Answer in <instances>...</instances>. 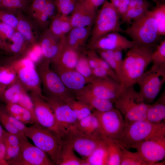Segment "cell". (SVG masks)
Segmentation results:
<instances>
[{"label":"cell","mask_w":165,"mask_h":165,"mask_svg":"<svg viewBox=\"0 0 165 165\" xmlns=\"http://www.w3.org/2000/svg\"><path fill=\"white\" fill-rule=\"evenodd\" d=\"M6 131L4 130L0 124V143H3Z\"/></svg>","instance_id":"cell-57"},{"label":"cell","mask_w":165,"mask_h":165,"mask_svg":"<svg viewBox=\"0 0 165 165\" xmlns=\"http://www.w3.org/2000/svg\"><path fill=\"white\" fill-rule=\"evenodd\" d=\"M50 60L45 59L39 63L38 72L41 82L47 94V96L59 99L64 101L70 97H75L66 87L58 74L50 68Z\"/></svg>","instance_id":"cell-8"},{"label":"cell","mask_w":165,"mask_h":165,"mask_svg":"<svg viewBox=\"0 0 165 165\" xmlns=\"http://www.w3.org/2000/svg\"><path fill=\"white\" fill-rule=\"evenodd\" d=\"M6 43H5L0 37V49L5 50Z\"/></svg>","instance_id":"cell-59"},{"label":"cell","mask_w":165,"mask_h":165,"mask_svg":"<svg viewBox=\"0 0 165 165\" xmlns=\"http://www.w3.org/2000/svg\"><path fill=\"white\" fill-rule=\"evenodd\" d=\"M77 0H54L57 13L64 15L72 13Z\"/></svg>","instance_id":"cell-44"},{"label":"cell","mask_w":165,"mask_h":165,"mask_svg":"<svg viewBox=\"0 0 165 165\" xmlns=\"http://www.w3.org/2000/svg\"><path fill=\"white\" fill-rule=\"evenodd\" d=\"M30 46L23 36L16 30L6 42L4 51L12 54L15 57L22 54L25 55Z\"/></svg>","instance_id":"cell-28"},{"label":"cell","mask_w":165,"mask_h":165,"mask_svg":"<svg viewBox=\"0 0 165 165\" xmlns=\"http://www.w3.org/2000/svg\"><path fill=\"white\" fill-rule=\"evenodd\" d=\"M165 118V92L162 93L157 100L150 105L147 112L146 119L153 123L162 122Z\"/></svg>","instance_id":"cell-29"},{"label":"cell","mask_w":165,"mask_h":165,"mask_svg":"<svg viewBox=\"0 0 165 165\" xmlns=\"http://www.w3.org/2000/svg\"><path fill=\"white\" fill-rule=\"evenodd\" d=\"M70 16L72 28L76 27H91L97 15L96 11L87 6L83 0H77Z\"/></svg>","instance_id":"cell-19"},{"label":"cell","mask_w":165,"mask_h":165,"mask_svg":"<svg viewBox=\"0 0 165 165\" xmlns=\"http://www.w3.org/2000/svg\"><path fill=\"white\" fill-rule=\"evenodd\" d=\"M0 165H9L6 158V150L3 143H0Z\"/></svg>","instance_id":"cell-56"},{"label":"cell","mask_w":165,"mask_h":165,"mask_svg":"<svg viewBox=\"0 0 165 165\" xmlns=\"http://www.w3.org/2000/svg\"><path fill=\"white\" fill-rule=\"evenodd\" d=\"M119 146L121 149L120 165H148L138 152H132Z\"/></svg>","instance_id":"cell-35"},{"label":"cell","mask_w":165,"mask_h":165,"mask_svg":"<svg viewBox=\"0 0 165 165\" xmlns=\"http://www.w3.org/2000/svg\"><path fill=\"white\" fill-rule=\"evenodd\" d=\"M152 47L137 43L129 49L122 65L121 84L125 88L134 85L151 63Z\"/></svg>","instance_id":"cell-1"},{"label":"cell","mask_w":165,"mask_h":165,"mask_svg":"<svg viewBox=\"0 0 165 165\" xmlns=\"http://www.w3.org/2000/svg\"><path fill=\"white\" fill-rule=\"evenodd\" d=\"M110 2L116 9H117L123 2V0H110Z\"/></svg>","instance_id":"cell-58"},{"label":"cell","mask_w":165,"mask_h":165,"mask_svg":"<svg viewBox=\"0 0 165 165\" xmlns=\"http://www.w3.org/2000/svg\"><path fill=\"white\" fill-rule=\"evenodd\" d=\"M105 50L110 57L119 63L121 66L122 67V65L123 61L122 50L115 49Z\"/></svg>","instance_id":"cell-52"},{"label":"cell","mask_w":165,"mask_h":165,"mask_svg":"<svg viewBox=\"0 0 165 165\" xmlns=\"http://www.w3.org/2000/svg\"><path fill=\"white\" fill-rule=\"evenodd\" d=\"M108 153L105 142L99 146L86 159H84L86 165H107Z\"/></svg>","instance_id":"cell-31"},{"label":"cell","mask_w":165,"mask_h":165,"mask_svg":"<svg viewBox=\"0 0 165 165\" xmlns=\"http://www.w3.org/2000/svg\"><path fill=\"white\" fill-rule=\"evenodd\" d=\"M165 82V65L145 72L138 79L136 83L138 92L146 103L152 102L157 96Z\"/></svg>","instance_id":"cell-9"},{"label":"cell","mask_w":165,"mask_h":165,"mask_svg":"<svg viewBox=\"0 0 165 165\" xmlns=\"http://www.w3.org/2000/svg\"><path fill=\"white\" fill-rule=\"evenodd\" d=\"M48 0H34L27 12L28 16L33 21L46 9Z\"/></svg>","instance_id":"cell-41"},{"label":"cell","mask_w":165,"mask_h":165,"mask_svg":"<svg viewBox=\"0 0 165 165\" xmlns=\"http://www.w3.org/2000/svg\"><path fill=\"white\" fill-rule=\"evenodd\" d=\"M103 139L107 147L108 153L107 165H120L121 149L114 141L104 136Z\"/></svg>","instance_id":"cell-34"},{"label":"cell","mask_w":165,"mask_h":165,"mask_svg":"<svg viewBox=\"0 0 165 165\" xmlns=\"http://www.w3.org/2000/svg\"><path fill=\"white\" fill-rule=\"evenodd\" d=\"M17 104L29 111L35 119L34 104L31 96L28 94L27 90H24L20 94Z\"/></svg>","instance_id":"cell-46"},{"label":"cell","mask_w":165,"mask_h":165,"mask_svg":"<svg viewBox=\"0 0 165 165\" xmlns=\"http://www.w3.org/2000/svg\"><path fill=\"white\" fill-rule=\"evenodd\" d=\"M20 138L17 136L6 131L3 142L7 143L14 147H20Z\"/></svg>","instance_id":"cell-50"},{"label":"cell","mask_w":165,"mask_h":165,"mask_svg":"<svg viewBox=\"0 0 165 165\" xmlns=\"http://www.w3.org/2000/svg\"><path fill=\"white\" fill-rule=\"evenodd\" d=\"M18 79L14 69L9 65L0 64V83L6 88Z\"/></svg>","instance_id":"cell-36"},{"label":"cell","mask_w":165,"mask_h":165,"mask_svg":"<svg viewBox=\"0 0 165 165\" xmlns=\"http://www.w3.org/2000/svg\"><path fill=\"white\" fill-rule=\"evenodd\" d=\"M150 6L149 2L147 0H130L128 8L143 7L149 8Z\"/></svg>","instance_id":"cell-54"},{"label":"cell","mask_w":165,"mask_h":165,"mask_svg":"<svg viewBox=\"0 0 165 165\" xmlns=\"http://www.w3.org/2000/svg\"><path fill=\"white\" fill-rule=\"evenodd\" d=\"M104 136L113 141L118 140L125 129L126 122L120 112L114 108L105 112L94 110Z\"/></svg>","instance_id":"cell-11"},{"label":"cell","mask_w":165,"mask_h":165,"mask_svg":"<svg viewBox=\"0 0 165 165\" xmlns=\"http://www.w3.org/2000/svg\"><path fill=\"white\" fill-rule=\"evenodd\" d=\"M24 134L34 145L45 152L56 165L63 140L58 134L36 123L27 127Z\"/></svg>","instance_id":"cell-4"},{"label":"cell","mask_w":165,"mask_h":165,"mask_svg":"<svg viewBox=\"0 0 165 165\" xmlns=\"http://www.w3.org/2000/svg\"><path fill=\"white\" fill-rule=\"evenodd\" d=\"M6 61V64L14 69L18 80L27 90L41 97L42 96L40 77L32 61L25 56L9 58Z\"/></svg>","instance_id":"cell-6"},{"label":"cell","mask_w":165,"mask_h":165,"mask_svg":"<svg viewBox=\"0 0 165 165\" xmlns=\"http://www.w3.org/2000/svg\"><path fill=\"white\" fill-rule=\"evenodd\" d=\"M151 62L153 64L151 68H155L165 65V40L162 41L153 51L151 56Z\"/></svg>","instance_id":"cell-39"},{"label":"cell","mask_w":165,"mask_h":165,"mask_svg":"<svg viewBox=\"0 0 165 165\" xmlns=\"http://www.w3.org/2000/svg\"><path fill=\"white\" fill-rule=\"evenodd\" d=\"M77 128L90 137L97 139H103L104 136L99 120L93 112L78 121Z\"/></svg>","instance_id":"cell-24"},{"label":"cell","mask_w":165,"mask_h":165,"mask_svg":"<svg viewBox=\"0 0 165 165\" xmlns=\"http://www.w3.org/2000/svg\"><path fill=\"white\" fill-rule=\"evenodd\" d=\"M7 113L5 107H0V122L7 131L17 136L20 138L25 137L24 134L18 130L9 122L7 117Z\"/></svg>","instance_id":"cell-43"},{"label":"cell","mask_w":165,"mask_h":165,"mask_svg":"<svg viewBox=\"0 0 165 165\" xmlns=\"http://www.w3.org/2000/svg\"><path fill=\"white\" fill-rule=\"evenodd\" d=\"M6 116L8 119L13 125L18 130L24 134V132L28 127L24 123L9 114L7 112Z\"/></svg>","instance_id":"cell-51"},{"label":"cell","mask_w":165,"mask_h":165,"mask_svg":"<svg viewBox=\"0 0 165 165\" xmlns=\"http://www.w3.org/2000/svg\"><path fill=\"white\" fill-rule=\"evenodd\" d=\"M85 86L93 95L113 102L125 88L120 83L109 77H95Z\"/></svg>","instance_id":"cell-14"},{"label":"cell","mask_w":165,"mask_h":165,"mask_svg":"<svg viewBox=\"0 0 165 165\" xmlns=\"http://www.w3.org/2000/svg\"><path fill=\"white\" fill-rule=\"evenodd\" d=\"M126 122L122 136L114 141L127 149L133 148L141 141L165 136V124L163 122L154 123L146 119Z\"/></svg>","instance_id":"cell-2"},{"label":"cell","mask_w":165,"mask_h":165,"mask_svg":"<svg viewBox=\"0 0 165 165\" xmlns=\"http://www.w3.org/2000/svg\"><path fill=\"white\" fill-rule=\"evenodd\" d=\"M16 30L11 26L0 21V37L5 43L10 40Z\"/></svg>","instance_id":"cell-48"},{"label":"cell","mask_w":165,"mask_h":165,"mask_svg":"<svg viewBox=\"0 0 165 165\" xmlns=\"http://www.w3.org/2000/svg\"><path fill=\"white\" fill-rule=\"evenodd\" d=\"M8 113L24 124H33L34 117L28 110L17 104H7L5 107Z\"/></svg>","instance_id":"cell-30"},{"label":"cell","mask_w":165,"mask_h":165,"mask_svg":"<svg viewBox=\"0 0 165 165\" xmlns=\"http://www.w3.org/2000/svg\"><path fill=\"white\" fill-rule=\"evenodd\" d=\"M92 71L95 77L101 78L109 77L114 79L112 75L107 70L101 67H98L92 69Z\"/></svg>","instance_id":"cell-53"},{"label":"cell","mask_w":165,"mask_h":165,"mask_svg":"<svg viewBox=\"0 0 165 165\" xmlns=\"http://www.w3.org/2000/svg\"><path fill=\"white\" fill-rule=\"evenodd\" d=\"M48 28L58 38L65 35L72 28L70 16L57 13L51 20Z\"/></svg>","instance_id":"cell-27"},{"label":"cell","mask_w":165,"mask_h":165,"mask_svg":"<svg viewBox=\"0 0 165 165\" xmlns=\"http://www.w3.org/2000/svg\"><path fill=\"white\" fill-rule=\"evenodd\" d=\"M106 0H83L84 3L96 11L97 8L103 4Z\"/></svg>","instance_id":"cell-55"},{"label":"cell","mask_w":165,"mask_h":165,"mask_svg":"<svg viewBox=\"0 0 165 165\" xmlns=\"http://www.w3.org/2000/svg\"><path fill=\"white\" fill-rule=\"evenodd\" d=\"M73 150L68 139L63 140L62 147L56 165H86L84 160L78 157Z\"/></svg>","instance_id":"cell-26"},{"label":"cell","mask_w":165,"mask_h":165,"mask_svg":"<svg viewBox=\"0 0 165 165\" xmlns=\"http://www.w3.org/2000/svg\"><path fill=\"white\" fill-rule=\"evenodd\" d=\"M60 38L53 34L48 28L40 36L39 44L43 57L51 60L57 55L59 48Z\"/></svg>","instance_id":"cell-23"},{"label":"cell","mask_w":165,"mask_h":165,"mask_svg":"<svg viewBox=\"0 0 165 165\" xmlns=\"http://www.w3.org/2000/svg\"><path fill=\"white\" fill-rule=\"evenodd\" d=\"M75 113L78 121L91 114L94 111L89 106L77 100L75 97H70L64 101Z\"/></svg>","instance_id":"cell-33"},{"label":"cell","mask_w":165,"mask_h":165,"mask_svg":"<svg viewBox=\"0 0 165 165\" xmlns=\"http://www.w3.org/2000/svg\"><path fill=\"white\" fill-rule=\"evenodd\" d=\"M134 86L125 88L113 102L116 109L122 114L127 122L146 119L150 105L145 103Z\"/></svg>","instance_id":"cell-3"},{"label":"cell","mask_w":165,"mask_h":165,"mask_svg":"<svg viewBox=\"0 0 165 165\" xmlns=\"http://www.w3.org/2000/svg\"><path fill=\"white\" fill-rule=\"evenodd\" d=\"M30 96L34 105L36 124L52 131L64 139V134L48 104L36 94L31 93Z\"/></svg>","instance_id":"cell-13"},{"label":"cell","mask_w":165,"mask_h":165,"mask_svg":"<svg viewBox=\"0 0 165 165\" xmlns=\"http://www.w3.org/2000/svg\"><path fill=\"white\" fill-rule=\"evenodd\" d=\"M11 165H53L48 155L35 145L31 144L25 136L20 138L19 152L15 158L8 162Z\"/></svg>","instance_id":"cell-12"},{"label":"cell","mask_w":165,"mask_h":165,"mask_svg":"<svg viewBox=\"0 0 165 165\" xmlns=\"http://www.w3.org/2000/svg\"><path fill=\"white\" fill-rule=\"evenodd\" d=\"M148 8L146 7L128 8L121 19L123 22L131 23L132 20H137L144 15L149 11Z\"/></svg>","instance_id":"cell-40"},{"label":"cell","mask_w":165,"mask_h":165,"mask_svg":"<svg viewBox=\"0 0 165 165\" xmlns=\"http://www.w3.org/2000/svg\"><path fill=\"white\" fill-rule=\"evenodd\" d=\"M125 32L136 43L152 47L160 36L152 12L148 11L131 22Z\"/></svg>","instance_id":"cell-5"},{"label":"cell","mask_w":165,"mask_h":165,"mask_svg":"<svg viewBox=\"0 0 165 165\" xmlns=\"http://www.w3.org/2000/svg\"><path fill=\"white\" fill-rule=\"evenodd\" d=\"M73 94L77 100L83 103L93 111L104 112L114 108L113 102L93 95L85 86L81 90L74 93Z\"/></svg>","instance_id":"cell-21"},{"label":"cell","mask_w":165,"mask_h":165,"mask_svg":"<svg viewBox=\"0 0 165 165\" xmlns=\"http://www.w3.org/2000/svg\"><path fill=\"white\" fill-rule=\"evenodd\" d=\"M16 15L18 20L16 30L24 37L30 46L37 43L38 28L28 16L21 11H18Z\"/></svg>","instance_id":"cell-22"},{"label":"cell","mask_w":165,"mask_h":165,"mask_svg":"<svg viewBox=\"0 0 165 165\" xmlns=\"http://www.w3.org/2000/svg\"><path fill=\"white\" fill-rule=\"evenodd\" d=\"M67 138L71 142L74 150L83 159L87 158L97 148L105 142L104 139L90 137L77 128L72 132Z\"/></svg>","instance_id":"cell-17"},{"label":"cell","mask_w":165,"mask_h":165,"mask_svg":"<svg viewBox=\"0 0 165 165\" xmlns=\"http://www.w3.org/2000/svg\"><path fill=\"white\" fill-rule=\"evenodd\" d=\"M75 69L86 78L88 83H90L95 77L88 63L85 51L80 52Z\"/></svg>","instance_id":"cell-37"},{"label":"cell","mask_w":165,"mask_h":165,"mask_svg":"<svg viewBox=\"0 0 165 165\" xmlns=\"http://www.w3.org/2000/svg\"><path fill=\"white\" fill-rule=\"evenodd\" d=\"M0 21L11 26L16 30L18 22L16 13L9 11L0 10Z\"/></svg>","instance_id":"cell-45"},{"label":"cell","mask_w":165,"mask_h":165,"mask_svg":"<svg viewBox=\"0 0 165 165\" xmlns=\"http://www.w3.org/2000/svg\"><path fill=\"white\" fill-rule=\"evenodd\" d=\"M24 56L29 58L35 63L40 61L43 56L39 43L30 46Z\"/></svg>","instance_id":"cell-47"},{"label":"cell","mask_w":165,"mask_h":165,"mask_svg":"<svg viewBox=\"0 0 165 165\" xmlns=\"http://www.w3.org/2000/svg\"><path fill=\"white\" fill-rule=\"evenodd\" d=\"M42 97L52 109L57 123L63 132L65 139L77 128L78 122L76 116L70 107L59 99L43 95Z\"/></svg>","instance_id":"cell-10"},{"label":"cell","mask_w":165,"mask_h":165,"mask_svg":"<svg viewBox=\"0 0 165 165\" xmlns=\"http://www.w3.org/2000/svg\"><path fill=\"white\" fill-rule=\"evenodd\" d=\"M156 6L152 10L156 21L159 35H165V4L156 3Z\"/></svg>","instance_id":"cell-38"},{"label":"cell","mask_w":165,"mask_h":165,"mask_svg":"<svg viewBox=\"0 0 165 165\" xmlns=\"http://www.w3.org/2000/svg\"><path fill=\"white\" fill-rule=\"evenodd\" d=\"M2 0H0V2L2 1Z\"/></svg>","instance_id":"cell-62"},{"label":"cell","mask_w":165,"mask_h":165,"mask_svg":"<svg viewBox=\"0 0 165 165\" xmlns=\"http://www.w3.org/2000/svg\"><path fill=\"white\" fill-rule=\"evenodd\" d=\"M155 2H156V3H158V2H162V1H163V0H151Z\"/></svg>","instance_id":"cell-61"},{"label":"cell","mask_w":165,"mask_h":165,"mask_svg":"<svg viewBox=\"0 0 165 165\" xmlns=\"http://www.w3.org/2000/svg\"><path fill=\"white\" fill-rule=\"evenodd\" d=\"M97 15L93 24L89 42L112 32H124L121 28V16L116 9L106 0Z\"/></svg>","instance_id":"cell-7"},{"label":"cell","mask_w":165,"mask_h":165,"mask_svg":"<svg viewBox=\"0 0 165 165\" xmlns=\"http://www.w3.org/2000/svg\"><path fill=\"white\" fill-rule=\"evenodd\" d=\"M95 50L100 57L109 65L115 73L120 83L122 77L121 66L110 57L105 50Z\"/></svg>","instance_id":"cell-42"},{"label":"cell","mask_w":165,"mask_h":165,"mask_svg":"<svg viewBox=\"0 0 165 165\" xmlns=\"http://www.w3.org/2000/svg\"><path fill=\"white\" fill-rule=\"evenodd\" d=\"M54 68V71L66 87L73 94L82 89L88 83L86 78L75 69H66L56 66Z\"/></svg>","instance_id":"cell-20"},{"label":"cell","mask_w":165,"mask_h":165,"mask_svg":"<svg viewBox=\"0 0 165 165\" xmlns=\"http://www.w3.org/2000/svg\"><path fill=\"white\" fill-rule=\"evenodd\" d=\"M27 90L18 79L5 89L1 99L6 104H17L20 94Z\"/></svg>","instance_id":"cell-32"},{"label":"cell","mask_w":165,"mask_h":165,"mask_svg":"<svg viewBox=\"0 0 165 165\" xmlns=\"http://www.w3.org/2000/svg\"><path fill=\"white\" fill-rule=\"evenodd\" d=\"M65 36L60 38L58 52L51 61L54 66L66 69H75L80 50L74 49L67 45L65 41Z\"/></svg>","instance_id":"cell-18"},{"label":"cell","mask_w":165,"mask_h":165,"mask_svg":"<svg viewBox=\"0 0 165 165\" xmlns=\"http://www.w3.org/2000/svg\"><path fill=\"white\" fill-rule=\"evenodd\" d=\"M91 27H76L72 28L65 36L66 44L69 47L80 50L87 38L91 35Z\"/></svg>","instance_id":"cell-25"},{"label":"cell","mask_w":165,"mask_h":165,"mask_svg":"<svg viewBox=\"0 0 165 165\" xmlns=\"http://www.w3.org/2000/svg\"><path fill=\"white\" fill-rule=\"evenodd\" d=\"M136 43L127 39L117 32H112L104 35L95 40L89 42V49L105 50L119 49L123 50L130 49Z\"/></svg>","instance_id":"cell-16"},{"label":"cell","mask_w":165,"mask_h":165,"mask_svg":"<svg viewBox=\"0 0 165 165\" xmlns=\"http://www.w3.org/2000/svg\"><path fill=\"white\" fill-rule=\"evenodd\" d=\"M6 88L3 87L0 83V98L1 99L3 93Z\"/></svg>","instance_id":"cell-60"},{"label":"cell","mask_w":165,"mask_h":165,"mask_svg":"<svg viewBox=\"0 0 165 165\" xmlns=\"http://www.w3.org/2000/svg\"><path fill=\"white\" fill-rule=\"evenodd\" d=\"M133 148L137 150L148 165L164 164L159 162L165 156V136L141 141Z\"/></svg>","instance_id":"cell-15"},{"label":"cell","mask_w":165,"mask_h":165,"mask_svg":"<svg viewBox=\"0 0 165 165\" xmlns=\"http://www.w3.org/2000/svg\"><path fill=\"white\" fill-rule=\"evenodd\" d=\"M6 150V158L8 162L15 158L18 154L20 147H14L6 142H4Z\"/></svg>","instance_id":"cell-49"}]
</instances>
